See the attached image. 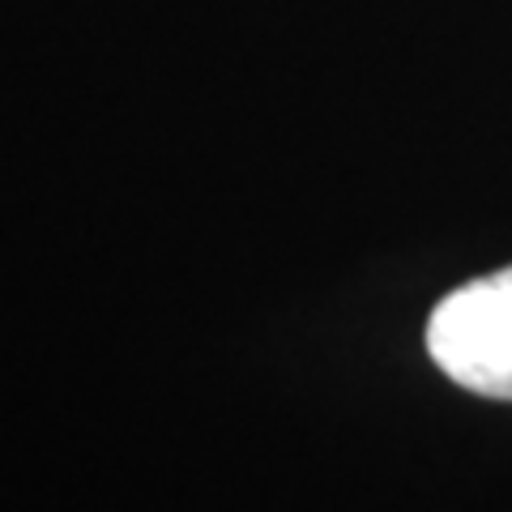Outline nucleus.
<instances>
[{
	"mask_svg": "<svg viewBox=\"0 0 512 512\" xmlns=\"http://www.w3.org/2000/svg\"><path fill=\"white\" fill-rule=\"evenodd\" d=\"M427 355L461 389L512 402V265L436 303L427 320Z\"/></svg>",
	"mask_w": 512,
	"mask_h": 512,
	"instance_id": "f257e3e1",
	"label": "nucleus"
}]
</instances>
